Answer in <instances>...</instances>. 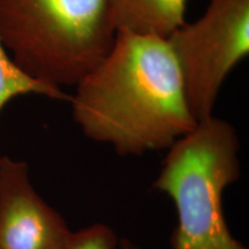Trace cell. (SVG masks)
I'll list each match as a JSON object with an SVG mask.
<instances>
[{"label":"cell","mask_w":249,"mask_h":249,"mask_svg":"<svg viewBox=\"0 0 249 249\" xmlns=\"http://www.w3.org/2000/svg\"><path fill=\"white\" fill-rule=\"evenodd\" d=\"M74 121L120 156L169 149L197 121L166 38L119 31L108 53L75 86Z\"/></svg>","instance_id":"cell-1"},{"label":"cell","mask_w":249,"mask_h":249,"mask_svg":"<svg viewBox=\"0 0 249 249\" xmlns=\"http://www.w3.org/2000/svg\"><path fill=\"white\" fill-rule=\"evenodd\" d=\"M71 236L34 189L26 161L0 158V249H67Z\"/></svg>","instance_id":"cell-5"},{"label":"cell","mask_w":249,"mask_h":249,"mask_svg":"<svg viewBox=\"0 0 249 249\" xmlns=\"http://www.w3.org/2000/svg\"><path fill=\"white\" fill-rule=\"evenodd\" d=\"M187 0H111L119 31L167 38L186 23Z\"/></svg>","instance_id":"cell-6"},{"label":"cell","mask_w":249,"mask_h":249,"mask_svg":"<svg viewBox=\"0 0 249 249\" xmlns=\"http://www.w3.org/2000/svg\"><path fill=\"white\" fill-rule=\"evenodd\" d=\"M119 241L113 230L104 224H93L73 236L67 249H116Z\"/></svg>","instance_id":"cell-8"},{"label":"cell","mask_w":249,"mask_h":249,"mask_svg":"<svg viewBox=\"0 0 249 249\" xmlns=\"http://www.w3.org/2000/svg\"><path fill=\"white\" fill-rule=\"evenodd\" d=\"M239 149L234 127L213 116L167 149L152 188L176 205L172 249H247L230 233L223 211L224 191L240 177Z\"/></svg>","instance_id":"cell-3"},{"label":"cell","mask_w":249,"mask_h":249,"mask_svg":"<svg viewBox=\"0 0 249 249\" xmlns=\"http://www.w3.org/2000/svg\"><path fill=\"white\" fill-rule=\"evenodd\" d=\"M196 121L213 116L220 88L249 53V0H210L204 14L167 37Z\"/></svg>","instance_id":"cell-4"},{"label":"cell","mask_w":249,"mask_h":249,"mask_svg":"<svg viewBox=\"0 0 249 249\" xmlns=\"http://www.w3.org/2000/svg\"><path fill=\"white\" fill-rule=\"evenodd\" d=\"M26 95L45 96L57 101L70 102L71 99L62 89L40 82L27 74L13 60L0 38V113L12 99Z\"/></svg>","instance_id":"cell-7"},{"label":"cell","mask_w":249,"mask_h":249,"mask_svg":"<svg viewBox=\"0 0 249 249\" xmlns=\"http://www.w3.org/2000/svg\"><path fill=\"white\" fill-rule=\"evenodd\" d=\"M119 249H141L138 247L134 242H132L128 239H120L119 241Z\"/></svg>","instance_id":"cell-9"},{"label":"cell","mask_w":249,"mask_h":249,"mask_svg":"<svg viewBox=\"0 0 249 249\" xmlns=\"http://www.w3.org/2000/svg\"><path fill=\"white\" fill-rule=\"evenodd\" d=\"M118 30L111 0H0V38L34 79L75 87L108 53Z\"/></svg>","instance_id":"cell-2"}]
</instances>
